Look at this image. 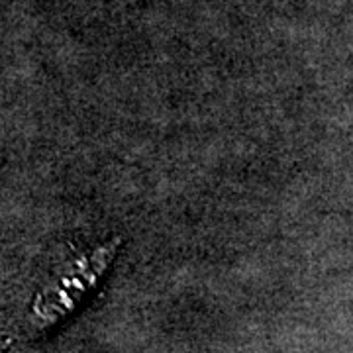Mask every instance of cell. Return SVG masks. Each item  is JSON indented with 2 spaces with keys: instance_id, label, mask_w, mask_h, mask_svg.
Returning a JSON list of instances; mask_svg holds the SVG:
<instances>
[{
  "instance_id": "1",
  "label": "cell",
  "mask_w": 353,
  "mask_h": 353,
  "mask_svg": "<svg viewBox=\"0 0 353 353\" xmlns=\"http://www.w3.org/2000/svg\"><path fill=\"white\" fill-rule=\"evenodd\" d=\"M118 245V240L108 241L97 252L85 253L75 261L65 263L63 271L57 273L36 296L28 318V332H46L57 320H61V316L69 314L112 263Z\"/></svg>"
}]
</instances>
